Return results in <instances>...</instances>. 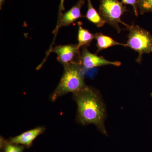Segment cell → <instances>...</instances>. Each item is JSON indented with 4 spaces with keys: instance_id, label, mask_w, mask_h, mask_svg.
Listing matches in <instances>:
<instances>
[{
    "instance_id": "obj_1",
    "label": "cell",
    "mask_w": 152,
    "mask_h": 152,
    "mask_svg": "<svg viewBox=\"0 0 152 152\" xmlns=\"http://www.w3.org/2000/svg\"><path fill=\"white\" fill-rule=\"evenodd\" d=\"M74 95L80 123L84 125H94L101 132L107 134L104 124L105 107L100 93L86 86Z\"/></svg>"
},
{
    "instance_id": "obj_2",
    "label": "cell",
    "mask_w": 152,
    "mask_h": 152,
    "mask_svg": "<svg viewBox=\"0 0 152 152\" xmlns=\"http://www.w3.org/2000/svg\"><path fill=\"white\" fill-rule=\"evenodd\" d=\"M64 67L62 77L52 95L53 102L68 93L77 92L86 86L84 80L85 71L80 63H71Z\"/></svg>"
},
{
    "instance_id": "obj_3",
    "label": "cell",
    "mask_w": 152,
    "mask_h": 152,
    "mask_svg": "<svg viewBox=\"0 0 152 152\" xmlns=\"http://www.w3.org/2000/svg\"><path fill=\"white\" fill-rule=\"evenodd\" d=\"M127 29L129 31L126 47L137 52L138 57L137 61L140 62L144 54L152 52V36L148 31L138 25L129 26Z\"/></svg>"
},
{
    "instance_id": "obj_4",
    "label": "cell",
    "mask_w": 152,
    "mask_h": 152,
    "mask_svg": "<svg viewBox=\"0 0 152 152\" xmlns=\"http://www.w3.org/2000/svg\"><path fill=\"white\" fill-rule=\"evenodd\" d=\"M127 11L123 3L118 0H100L99 8L100 15L106 23L115 28L118 34L121 31L119 24H122L126 28L129 26L121 20L123 15Z\"/></svg>"
},
{
    "instance_id": "obj_5",
    "label": "cell",
    "mask_w": 152,
    "mask_h": 152,
    "mask_svg": "<svg viewBox=\"0 0 152 152\" xmlns=\"http://www.w3.org/2000/svg\"><path fill=\"white\" fill-rule=\"evenodd\" d=\"M79 63L85 70L92 69L102 66L112 65L119 66L121 63L119 61H110L102 56H99L89 51L86 47H83L80 53Z\"/></svg>"
},
{
    "instance_id": "obj_6",
    "label": "cell",
    "mask_w": 152,
    "mask_h": 152,
    "mask_svg": "<svg viewBox=\"0 0 152 152\" xmlns=\"http://www.w3.org/2000/svg\"><path fill=\"white\" fill-rule=\"evenodd\" d=\"M53 52L57 55V60L64 66L73 62H79L80 52L77 45H61L52 48L49 53Z\"/></svg>"
},
{
    "instance_id": "obj_7",
    "label": "cell",
    "mask_w": 152,
    "mask_h": 152,
    "mask_svg": "<svg viewBox=\"0 0 152 152\" xmlns=\"http://www.w3.org/2000/svg\"><path fill=\"white\" fill-rule=\"evenodd\" d=\"M85 3L84 0H79L72 8L63 14L58 20L56 29L53 33L56 34L57 31L60 28L68 26L75 23L78 19L84 17L82 15L81 10Z\"/></svg>"
},
{
    "instance_id": "obj_8",
    "label": "cell",
    "mask_w": 152,
    "mask_h": 152,
    "mask_svg": "<svg viewBox=\"0 0 152 152\" xmlns=\"http://www.w3.org/2000/svg\"><path fill=\"white\" fill-rule=\"evenodd\" d=\"M45 130V128L43 127H38L12 138L10 141V143L27 147L31 146L36 138L42 134Z\"/></svg>"
},
{
    "instance_id": "obj_9",
    "label": "cell",
    "mask_w": 152,
    "mask_h": 152,
    "mask_svg": "<svg viewBox=\"0 0 152 152\" xmlns=\"http://www.w3.org/2000/svg\"><path fill=\"white\" fill-rule=\"evenodd\" d=\"M94 39H96L97 42V53L104 49L108 48L114 46L121 45L126 47V44L116 42L110 37L104 35L102 33H97L95 34Z\"/></svg>"
},
{
    "instance_id": "obj_10",
    "label": "cell",
    "mask_w": 152,
    "mask_h": 152,
    "mask_svg": "<svg viewBox=\"0 0 152 152\" xmlns=\"http://www.w3.org/2000/svg\"><path fill=\"white\" fill-rule=\"evenodd\" d=\"M78 26L77 44L78 48L80 50L81 47L89 46L91 43L93 39H94V34H93L88 30L82 27L83 23L81 22L77 23Z\"/></svg>"
},
{
    "instance_id": "obj_11",
    "label": "cell",
    "mask_w": 152,
    "mask_h": 152,
    "mask_svg": "<svg viewBox=\"0 0 152 152\" xmlns=\"http://www.w3.org/2000/svg\"><path fill=\"white\" fill-rule=\"evenodd\" d=\"M88 11L86 17L89 21L96 26L97 27L101 28L106 23L105 21L101 18L99 13L93 7L91 0H87Z\"/></svg>"
},
{
    "instance_id": "obj_12",
    "label": "cell",
    "mask_w": 152,
    "mask_h": 152,
    "mask_svg": "<svg viewBox=\"0 0 152 152\" xmlns=\"http://www.w3.org/2000/svg\"><path fill=\"white\" fill-rule=\"evenodd\" d=\"M139 13L142 15L145 13L152 12V0H138Z\"/></svg>"
},
{
    "instance_id": "obj_13",
    "label": "cell",
    "mask_w": 152,
    "mask_h": 152,
    "mask_svg": "<svg viewBox=\"0 0 152 152\" xmlns=\"http://www.w3.org/2000/svg\"><path fill=\"white\" fill-rule=\"evenodd\" d=\"M24 149V147L23 146L10 143L6 145L4 152H23Z\"/></svg>"
},
{
    "instance_id": "obj_14",
    "label": "cell",
    "mask_w": 152,
    "mask_h": 152,
    "mask_svg": "<svg viewBox=\"0 0 152 152\" xmlns=\"http://www.w3.org/2000/svg\"><path fill=\"white\" fill-rule=\"evenodd\" d=\"M122 3L126 4L131 5L132 6L134 12L136 16L139 15L138 0H122Z\"/></svg>"
},
{
    "instance_id": "obj_15",
    "label": "cell",
    "mask_w": 152,
    "mask_h": 152,
    "mask_svg": "<svg viewBox=\"0 0 152 152\" xmlns=\"http://www.w3.org/2000/svg\"><path fill=\"white\" fill-rule=\"evenodd\" d=\"M65 0H61L60 1V4L59 7V11H58V20L60 19L62 15V12L63 11H64L65 8L64 6V3Z\"/></svg>"
},
{
    "instance_id": "obj_16",
    "label": "cell",
    "mask_w": 152,
    "mask_h": 152,
    "mask_svg": "<svg viewBox=\"0 0 152 152\" xmlns=\"http://www.w3.org/2000/svg\"><path fill=\"white\" fill-rule=\"evenodd\" d=\"M6 0H0V9L1 10L3 5L4 4Z\"/></svg>"
},
{
    "instance_id": "obj_17",
    "label": "cell",
    "mask_w": 152,
    "mask_h": 152,
    "mask_svg": "<svg viewBox=\"0 0 152 152\" xmlns=\"http://www.w3.org/2000/svg\"><path fill=\"white\" fill-rule=\"evenodd\" d=\"M151 96L152 97V93H151Z\"/></svg>"
}]
</instances>
